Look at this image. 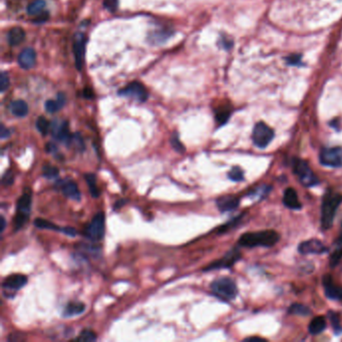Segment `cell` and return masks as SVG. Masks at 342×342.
I'll return each instance as SVG.
<instances>
[{"mask_svg": "<svg viewBox=\"0 0 342 342\" xmlns=\"http://www.w3.org/2000/svg\"><path fill=\"white\" fill-rule=\"evenodd\" d=\"M279 241V234L273 230H265L259 232H248L243 234L238 244L242 247H272Z\"/></svg>", "mask_w": 342, "mask_h": 342, "instance_id": "1", "label": "cell"}, {"mask_svg": "<svg viewBox=\"0 0 342 342\" xmlns=\"http://www.w3.org/2000/svg\"><path fill=\"white\" fill-rule=\"evenodd\" d=\"M342 195L328 191L322 201L321 207V226L323 230H328L331 228L337 209L341 204Z\"/></svg>", "mask_w": 342, "mask_h": 342, "instance_id": "2", "label": "cell"}, {"mask_svg": "<svg viewBox=\"0 0 342 342\" xmlns=\"http://www.w3.org/2000/svg\"><path fill=\"white\" fill-rule=\"evenodd\" d=\"M31 211V193L23 192L16 203V215L13 219V230L19 231L28 221Z\"/></svg>", "mask_w": 342, "mask_h": 342, "instance_id": "3", "label": "cell"}, {"mask_svg": "<svg viewBox=\"0 0 342 342\" xmlns=\"http://www.w3.org/2000/svg\"><path fill=\"white\" fill-rule=\"evenodd\" d=\"M211 290L215 296L224 301L233 300L238 294V288L235 281L228 277H222L213 281Z\"/></svg>", "mask_w": 342, "mask_h": 342, "instance_id": "4", "label": "cell"}, {"mask_svg": "<svg viewBox=\"0 0 342 342\" xmlns=\"http://www.w3.org/2000/svg\"><path fill=\"white\" fill-rule=\"evenodd\" d=\"M106 217L103 212H99L95 215L90 224H88L84 228L83 235L86 238L92 241H101L105 236V228H106Z\"/></svg>", "mask_w": 342, "mask_h": 342, "instance_id": "5", "label": "cell"}, {"mask_svg": "<svg viewBox=\"0 0 342 342\" xmlns=\"http://www.w3.org/2000/svg\"><path fill=\"white\" fill-rule=\"evenodd\" d=\"M293 171L298 177L300 183L305 187H313L317 185L318 179L314 173L310 169L308 163L303 160L296 159L293 162Z\"/></svg>", "mask_w": 342, "mask_h": 342, "instance_id": "6", "label": "cell"}, {"mask_svg": "<svg viewBox=\"0 0 342 342\" xmlns=\"http://www.w3.org/2000/svg\"><path fill=\"white\" fill-rule=\"evenodd\" d=\"M274 131L267 126L265 123H258L253 130L252 140L256 147L260 149H265L273 140Z\"/></svg>", "mask_w": 342, "mask_h": 342, "instance_id": "7", "label": "cell"}, {"mask_svg": "<svg viewBox=\"0 0 342 342\" xmlns=\"http://www.w3.org/2000/svg\"><path fill=\"white\" fill-rule=\"evenodd\" d=\"M320 163L326 167L339 168L342 167V148L333 147L325 148L319 155Z\"/></svg>", "mask_w": 342, "mask_h": 342, "instance_id": "8", "label": "cell"}, {"mask_svg": "<svg viewBox=\"0 0 342 342\" xmlns=\"http://www.w3.org/2000/svg\"><path fill=\"white\" fill-rule=\"evenodd\" d=\"M119 94L123 97L135 99L136 101L142 102V103L146 102L147 99H148V92H147L146 88L138 81H134V82L130 83L125 89L120 91Z\"/></svg>", "mask_w": 342, "mask_h": 342, "instance_id": "9", "label": "cell"}, {"mask_svg": "<svg viewBox=\"0 0 342 342\" xmlns=\"http://www.w3.org/2000/svg\"><path fill=\"white\" fill-rule=\"evenodd\" d=\"M240 258H241L240 252L237 249H232L223 258L213 262L212 264H210L209 266L204 268L203 271L207 272V271L217 270V269H221V268H229V267L233 266Z\"/></svg>", "mask_w": 342, "mask_h": 342, "instance_id": "10", "label": "cell"}, {"mask_svg": "<svg viewBox=\"0 0 342 342\" xmlns=\"http://www.w3.org/2000/svg\"><path fill=\"white\" fill-rule=\"evenodd\" d=\"M50 130H51L52 137L56 141L63 143L65 145L70 144L72 136L69 133L67 122H65V121H61V122L53 121L52 124L50 125Z\"/></svg>", "mask_w": 342, "mask_h": 342, "instance_id": "11", "label": "cell"}, {"mask_svg": "<svg viewBox=\"0 0 342 342\" xmlns=\"http://www.w3.org/2000/svg\"><path fill=\"white\" fill-rule=\"evenodd\" d=\"M327 248L325 245L317 240V239H310L307 241H304L299 244L298 251L300 254L307 255V254H323L327 252Z\"/></svg>", "mask_w": 342, "mask_h": 342, "instance_id": "12", "label": "cell"}, {"mask_svg": "<svg viewBox=\"0 0 342 342\" xmlns=\"http://www.w3.org/2000/svg\"><path fill=\"white\" fill-rule=\"evenodd\" d=\"M57 187L61 190L62 194L74 201H80L81 199V194L78 190V187L76 183L72 180H61L58 181Z\"/></svg>", "mask_w": 342, "mask_h": 342, "instance_id": "13", "label": "cell"}, {"mask_svg": "<svg viewBox=\"0 0 342 342\" xmlns=\"http://www.w3.org/2000/svg\"><path fill=\"white\" fill-rule=\"evenodd\" d=\"M323 286L325 295L332 300H342V286H338L333 282L331 275L323 277Z\"/></svg>", "mask_w": 342, "mask_h": 342, "instance_id": "14", "label": "cell"}, {"mask_svg": "<svg viewBox=\"0 0 342 342\" xmlns=\"http://www.w3.org/2000/svg\"><path fill=\"white\" fill-rule=\"evenodd\" d=\"M27 283V277L22 274H14L6 277L2 282V287L7 290H19Z\"/></svg>", "mask_w": 342, "mask_h": 342, "instance_id": "15", "label": "cell"}, {"mask_svg": "<svg viewBox=\"0 0 342 342\" xmlns=\"http://www.w3.org/2000/svg\"><path fill=\"white\" fill-rule=\"evenodd\" d=\"M84 48H86V38L82 34H78L73 43V52L75 56L76 68L80 70L82 68L84 59Z\"/></svg>", "mask_w": 342, "mask_h": 342, "instance_id": "16", "label": "cell"}, {"mask_svg": "<svg viewBox=\"0 0 342 342\" xmlns=\"http://www.w3.org/2000/svg\"><path fill=\"white\" fill-rule=\"evenodd\" d=\"M36 62V52L33 48L27 47L18 55V63L24 69H30Z\"/></svg>", "mask_w": 342, "mask_h": 342, "instance_id": "17", "label": "cell"}, {"mask_svg": "<svg viewBox=\"0 0 342 342\" xmlns=\"http://www.w3.org/2000/svg\"><path fill=\"white\" fill-rule=\"evenodd\" d=\"M216 204H217L218 209L222 213H225V212H231L237 209L240 204V200L234 196H225V197L219 198L216 201Z\"/></svg>", "mask_w": 342, "mask_h": 342, "instance_id": "18", "label": "cell"}, {"mask_svg": "<svg viewBox=\"0 0 342 342\" xmlns=\"http://www.w3.org/2000/svg\"><path fill=\"white\" fill-rule=\"evenodd\" d=\"M283 204L291 210H299V209L302 208V205H301V203L299 202V199H298V195H297L296 191L292 188H288L284 192Z\"/></svg>", "mask_w": 342, "mask_h": 342, "instance_id": "19", "label": "cell"}, {"mask_svg": "<svg viewBox=\"0 0 342 342\" xmlns=\"http://www.w3.org/2000/svg\"><path fill=\"white\" fill-rule=\"evenodd\" d=\"M84 310H86V305L83 303H81V302H69L64 307L63 312H62V316L66 317V318L76 316V315L83 313Z\"/></svg>", "mask_w": 342, "mask_h": 342, "instance_id": "20", "label": "cell"}, {"mask_svg": "<svg viewBox=\"0 0 342 342\" xmlns=\"http://www.w3.org/2000/svg\"><path fill=\"white\" fill-rule=\"evenodd\" d=\"M10 112L13 116L17 118H24L28 114V106L27 104L22 100H16L13 101L10 104Z\"/></svg>", "mask_w": 342, "mask_h": 342, "instance_id": "21", "label": "cell"}, {"mask_svg": "<svg viewBox=\"0 0 342 342\" xmlns=\"http://www.w3.org/2000/svg\"><path fill=\"white\" fill-rule=\"evenodd\" d=\"M25 38V31L21 27H14L9 30L7 34L8 43L11 46H15L20 44Z\"/></svg>", "mask_w": 342, "mask_h": 342, "instance_id": "22", "label": "cell"}, {"mask_svg": "<svg viewBox=\"0 0 342 342\" xmlns=\"http://www.w3.org/2000/svg\"><path fill=\"white\" fill-rule=\"evenodd\" d=\"M65 105V96L63 94H58L56 100H49L45 103V110L49 114H54L58 112Z\"/></svg>", "mask_w": 342, "mask_h": 342, "instance_id": "23", "label": "cell"}, {"mask_svg": "<svg viewBox=\"0 0 342 342\" xmlns=\"http://www.w3.org/2000/svg\"><path fill=\"white\" fill-rule=\"evenodd\" d=\"M326 328V321L325 318L322 316H318L315 317L314 319L311 320L308 330L312 335H317L320 334L321 332H323Z\"/></svg>", "mask_w": 342, "mask_h": 342, "instance_id": "24", "label": "cell"}, {"mask_svg": "<svg viewBox=\"0 0 342 342\" xmlns=\"http://www.w3.org/2000/svg\"><path fill=\"white\" fill-rule=\"evenodd\" d=\"M84 179H86V182L88 184L89 190H90L93 198H99L101 196V191H100L98 184H97L96 175L92 174V173H88V174L84 175Z\"/></svg>", "mask_w": 342, "mask_h": 342, "instance_id": "25", "label": "cell"}, {"mask_svg": "<svg viewBox=\"0 0 342 342\" xmlns=\"http://www.w3.org/2000/svg\"><path fill=\"white\" fill-rule=\"evenodd\" d=\"M342 259V233L335 242V249L330 255V266L335 267Z\"/></svg>", "mask_w": 342, "mask_h": 342, "instance_id": "26", "label": "cell"}, {"mask_svg": "<svg viewBox=\"0 0 342 342\" xmlns=\"http://www.w3.org/2000/svg\"><path fill=\"white\" fill-rule=\"evenodd\" d=\"M45 8L44 0H34L27 6V13L31 16L39 15Z\"/></svg>", "mask_w": 342, "mask_h": 342, "instance_id": "27", "label": "cell"}, {"mask_svg": "<svg viewBox=\"0 0 342 342\" xmlns=\"http://www.w3.org/2000/svg\"><path fill=\"white\" fill-rule=\"evenodd\" d=\"M33 224L36 228L38 229H45V230H52V231H58V232H61V229L60 227L54 225L52 222L50 221H47V220H44V219H41V218H36L34 221H33Z\"/></svg>", "mask_w": 342, "mask_h": 342, "instance_id": "28", "label": "cell"}, {"mask_svg": "<svg viewBox=\"0 0 342 342\" xmlns=\"http://www.w3.org/2000/svg\"><path fill=\"white\" fill-rule=\"evenodd\" d=\"M289 313L295 314V315H301V316H308L311 314V310L309 307L299 304V303H294L289 307Z\"/></svg>", "mask_w": 342, "mask_h": 342, "instance_id": "29", "label": "cell"}, {"mask_svg": "<svg viewBox=\"0 0 342 342\" xmlns=\"http://www.w3.org/2000/svg\"><path fill=\"white\" fill-rule=\"evenodd\" d=\"M36 129L42 136H46L50 130V124L44 117H39L36 121Z\"/></svg>", "mask_w": 342, "mask_h": 342, "instance_id": "30", "label": "cell"}, {"mask_svg": "<svg viewBox=\"0 0 342 342\" xmlns=\"http://www.w3.org/2000/svg\"><path fill=\"white\" fill-rule=\"evenodd\" d=\"M228 178L233 182H241L244 180V172L240 167H233L228 174Z\"/></svg>", "mask_w": 342, "mask_h": 342, "instance_id": "31", "label": "cell"}, {"mask_svg": "<svg viewBox=\"0 0 342 342\" xmlns=\"http://www.w3.org/2000/svg\"><path fill=\"white\" fill-rule=\"evenodd\" d=\"M97 334L94 332V331H92V330H90V329H84V330H82L80 333H79V335H78V337L77 338H75V340H78V341H95V340H97Z\"/></svg>", "mask_w": 342, "mask_h": 342, "instance_id": "32", "label": "cell"}, {"mask_svg": "<svg viewBox=\"0 0 342 342\" xmlns=\"http://www.w3.org/2000/svg\"><path fill=\"white\" fill-rule=\"evenodd\" d=\"M328 315H329V319L331 321L332 327L334 329V332L336 334L342 332V327L340 325V321H339V315L336 312H333V311H330Z\"/></svg>", "mask_w": 342, "mask_h": 342, "instance_id": "33", "label": "cell"}, {"mask_svg": "<svg viewBox=\"0 0 342 342\" xmlns=\"http://www.w3.org/2000/svg\"><path fill=\"white\" fill-rule=\"evenodd\" d=\"M58 174H59V170L56 167H53L51 165H45L42 168V176L47 179L57 178Z\"/></svg>", "mask_w": 342, "mask_h": 342, "instance_id": "34", "label": "cell"}, {"mask_svg": "<svg viewBox=\"0 0 342 342\" xmlns=\"http://www.w3.org/2000/svg\"><path fill=\"white\" fill-rule=\"evenodd\" d=\"M230 117V111L227 109H221L216 114V120L220 125L225 124Z\"/></svg>", "mask_w": 342, "mask_h": 342, "instance_id": "35", "label": "cell"}, {"mask_svg": "<svg viewBox=\"0 0 342 342\" xmlns=\"http://www.w3.org/2000/svg\"><path fill=\"white\" fill-rule=\"evenodd\" d=\"M171 145L175 151H177V152H179V153H184V152H185V147H184L183 144L181 143V141H180V139H179V135H178L177 133H175V134L172 136Z\"/></svg>", "mask_w": 342, "mask_h": 342, "instance_id": "36", "label": "cell"}, {"mask_svg": "<svg viewBox=\"0 0 342 342\" xmlns=\"http://www.w3.org/2000/svg\"><path fill=\"white\" fill-rule=\"evenodd\" d=\"M70 143H71V144H74L78 151H81V152L84 151V148H86V147H84V143H83L82 137L80 136L79 133H75L74 135H72Z\"/></svg>", "mask_w": 342, "mask_h": 342, "instance_id": "37", "label": "cell"}, {"mask_svg": "<svg viewBox=\"0 0 342 342\" xmlns=\"http://www.w3.org/2000/svg\"><path fill=\"white\" fill-rule=\"evenodd\" d=\"M9 76L6 72H2L0 75V90L4 93L9 88Z\"/></svg>", "mask_w": 342, "mask_h": 342, "instance_id": "38", "label": "cell"}, {"mask_svg": "<svg viewBox=\"0 0 342 342\" xmlns=\"http://www.w3.org/2000/svg\"><path fill=\"white\" fill-rule=\"evenodd\" d=\"M13 182H14V175L12 174V172H5V174L2 176V184L4 186H10L13 184Z\"/></svg>", "mask_w": 342, "mask_h": 342, "instance_id": "39", "label": "cell"}, {"mask_svg": "<svg viewBox=\"0 0 342 342\" xmlns=\"http://www.w3.org/2000/svg\"><path fill=\"white\" fill-rule=\"evenodd\" d=\"M104 4L110 11H115L118 7V0H106Z\"/></svg>", "mask_w": 342, "mask_h": 342, "instance_id": "40", "label": "cell"}, {"mask_svg": "<svg viewBox=\"0 0 342 342\" xmlns=\"http://www.w3.org/2000/svg\"><path fill=\"white\" fill-rule=\"evenodd\" d=\"M61 232L63 234H65V235H67V236H70V237H74L77 234L76 230L74 228H72V227H63L61 229Z\"/></svg>", "mask_w": 342, "mask_h": 342, "instance_id": "41", "label": "cell"}, {"mask_svg": "<svg viewBox=\"0 0 342 342\" xmlns=\"http://www.w3.org/2000/svg\"><path fill=\"white\" fill-rule=\"evenodd\" d=\"M287 61H288L289 64H293V65L300 64L301 63V57H300V55H291L287 58Z\"/></svg>", "mask_w": 342, "mask_h": 342, "instance_id": "42", "label": "cell"}, {"mask_svg": "<svg viewBox=\"0 0 342 342\" xmlns=\"http://www.w3.org/2000/svg\"><path fill=\"white\" fill-rule=\"evenodd\" d=\"M46 152L55 155V154L57 153V147H56V145H54L53 143H48V144L46 145Z\"/></svg>", "mask_w": 342, "mask_h": 342, "instance_id": "43", "label": "cell"}, {"mask_svg": "<svg viewBox=\"0 0 342 342\" xmlns=\"http://www.w3.org/2000/svg\"><path fill=\"white\" fill-rule=\"evenodd\" d=\"M10 136V132H9V130L8 129H6L3 125L1 126V131H0V137H1V139L2 140H4V139H6V138H8Z\"/></svg>", "mask_w": 342, "mask_h": 342, "instance_id": "44", "label": "cell"}, {"mask_svg": "<svg viewBox=\"0 0 342 342\" xmlns=\"http://www.w3.org/2000/svg\"><path fill=\"white\" fill-rule=\"evenodd\" d=\"M48 16H49L48 12H45V11H43V12L41 13V17H40V16H38L39 18H38V19H36V20H35V22H42V21H45V20L48 18Z\"/></svg>", "mask_w": 342, "mask_h": 342, "instance_id": "45", "label": "cell"}, {"mask_svg": "<svg viewBox=\"0 0 342 342\" xmlns=\"http://www.w3.org/2000/svg\"><path fill=\"white\" fill-rule=\"evenodd\" d=\"M127 203V200H125V199H121V200H119L116 204H115V206H114V209L115 210H117V209H119V208H122L123 207V205L124 204H126Z\"/></svg>", "mask_w": 342, "mask_h": 342, "instance_id": "46", "label": "cell"}, {"mask_svg": "<svg viewBox=\"0 0 342 342\" xmlns=\"http://www.w3.org/2000/svg\"><path fill=\"white\" fill-rule=\"evenodd\" d=\"M5 227H6V220H5V218H4L3 216H1V227H0V231H1V233H3V232H4V230H5Z\"/></svg>", "mask_w": 342, "mask_h": 342, "instance_id": "47", "label": "cell"}, {"mask_svg": "<svg viewBox=\"0 0 342 342\" xmlns=\"http://www.w3.org/2000/svg\"><path fill=\"white\" fill-rule=\"evenodd\" d=\"M247 341H264V339L260 338V337H250L246 339Z\"/></svg>", "mask_w": 342, "mask_h": 342, "instance_id": "48", "label": "cell"}]
</instances>
